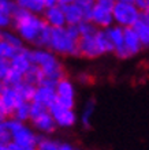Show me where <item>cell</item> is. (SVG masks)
<instances>
[{
  "label": "cell",
  "instance_id": "cell-1",
  "mask_svg": "<svg viewBox=\"0 0 149 150\" xmlns=\"http://www.w3.org/2000/svg\"><path fill=\"white\" fill-rule=\"evenodd\" d=\"M12 30L25 44L34 48H47L51 34V28L44 21L43 15L33 14L21 6H15L14 10Z\"/></svg>",
  "mask_w": 149,
  "mask_h": 150
},
{
  "label": "cell",
  "instance_id": "cell-31",
  "mask_svg": "<svg viewBox=\"0 0 149 150\" xmlns=\"http://www.w3.org/2000/svg\"><path fill=\"white\" fill-rule=\"evenodd\" d=\"M8 146H10L11 150H36V147H26V146H22V145H18V143H14V142H11Z\"/></svg>",
  "mask_w": 149,
  "mask_h": 150
},
{
  "label": "cell",
  "instance_id": "cell-4",
  "mask_svg": "<svg viewBox=\"0 0 149 150\" xmlns=\"http://www.w3.org/2000/svg\"><path fill=\"white\" fill-rule=\"evenodd\" d=\"M114 48L106 29H97L88 36H81L78 42V57L97 59L107 53H112Z\"/></svg>",
  "mask_w": 149,
  "mask_h": 150
},
{
  "label": "cell",
  "instance_id": "cell-12",
  "mask_svg": "<svg viewBox=\"0 0 149 150\" xmlns=\"http://www.w3.org/2000/svg\"><path fill=\"white\" fill-rule=\"evenodd\" d=\"M21 103H24V98L21 97L19 91L15 86H8V85H3L1 90H0V104L1 107L6 109L8 116L11 117L12 112L16 109V107Z\"/></svg>",
  "mask_w": 149,
  "mask_h": 150
},
{
  "label": "cell",
  "instance_id": "cell-38",
  "mask_svg": "<svg viewBox=\"0 0 149 150\" xmlns=\"http://www.w3.org/2000/svg\"><path fill=\"white\" fill-rule=\"evenodd\" d=\"M12 1H14V3L16 4V6H19V4L22 3V1H24V0H12Z\"/></svg>",
  "mask_w": 149,
  "mask_h": 150
},
{
  "label": "cell",
  "instance_id": "cell-35",
  "mask_svg": "<svg viewBox=\"0 0 149 150\" xmlns=\"http://www.w3.org/2000/svg\"><path fill=\"white\" fill-rule=\"evenodd\" d=\"M75 3V0H58V4H60V6H68V4H73Z\"/></svg>",
  "mask_w": 149,
  "mask_h": 150
},
{
  "label": "cell",
  "instance_id": "cell-41",
  "mask_svg": "<svg viewBox=\"0 0 149 150\" xmlns=\"http://www.w3.org/2000/svg\"><path fill=\"white\" fill-rule=\"evenodd\" d=\"M0 59H1V57H0Z\"/></svg>",
  "mask_w": 149,
  "mask_h": 150
},
{
  "label": "cell",
  "instance_id": "cell-28",
  "mask_svg": "<svg viewBox=\"0 0 149 150\" xmlns=\"http://www.w3.org/2000/svg\"><path fill=\"white\" fill-rule=\"evenodd\" d=\"M18 51L21 49H16L15 47H12L11 44H8L7 41H4V40H0V57L1 59H12V56L15 55Z\"/></svg>",
  "mask_w": 149,
  "mask_h": 150
},
{
  "label": "cell",
  "instance_id": "cell-40",
  "mask_svg": "<svg viewBox=\"0 0 149 150\" xmlns=\"http://www.w3.org/2000/svg\"><path fill=\"white\" fill-rule=\"evenodd\" d=\"M1 36H3V30L0 29V40H1Z\"/></svg>",
  "mask_w": 149,
  "mask_h": 150
},
{
  "label": "cell",
  "instance_id": "cell-27",
  "mask_svg": "<svg viewBox=\"0 0 149 150\" xmlns=\"http://www.w3.org/2000/svg\"><path fill=\"white\" fill-rule=\"evenodd\" d=\"M11 143V130H10V122L1 120L0 122V145H10Z\"/></svg>",
  "mask_w": 149,
  "mask_h": 150
},
{
  "label": "cell",
  "instance_id": "cell-2",
  "mask_svg": "<svg viewBox=\"0 0 149 150\" xmlns=\"http://www.w3.org/2000/svg\"><path fill=\"white\" fill-rule=\"evenodd\" d=\"M79 32L77 26L51 29L47 48L59 57H78Z\"/></svg>",
  "mask_w": 149,
  "mask_h": 150
},
{
  "label": "cell",
  "instance_id": "cell-10",
  "mask_svg": "<svg viewBox=\"0 0 149 150\" xmlns=\"http://www.w3.org/2000/svg\"><path fill=\"white\" fill-rule=\"evenodd\" d=\"M56 90V103L66 108L75 107V86L70 78H62L55 86Z\"/></svg>",
  "mask_w": 149,
  "mask_h": 150
},
{
  "label": "cell",
  "instance_id": "cell-33",
  "mask_svg": "<svg viewBox=\"0 0 149 150\" xmlns=\"http://www.w3.org/2000/svg\"><path fill=\"white\" fill-rule=\"evenodd\" d=\"M59 150H77L71 143H67V142H60V147Z\"/></svg>",
  "mask_w": 149,
  "mask_h": 150
},
{
  "label": "cell",
  "instance_id": "cell-13",
  "mask_svg": "<svg viewBox=\"0 0 149 150\" xmlns=\"http://www.w3.org/2000/svg\"><path fill=\"white\" fill-rule=\"evenodd\" d=\"M43 18L51 29L67 26L64 10H63V6H60V4H55V6H51V7H47L45 11L43 12Z\"/></svg>",
  "mask_w": 149,
  "mask_h": 150
},
{
  "label": "cell",
  "instance_id": "cell-9",
  "mask_svg": "<svg viewBox=\"0 0 149 150\" xmlns=\"http://www.w3.org/2000/svg\"><path fill=\"white\" fill-rule=\"evenodd\" d=\"M142 49H144V47H142L141 40L137 36V33L134 32L133 28H127L125 29L123 47H122L120 51L115 53V56L119 59H130V57L138 55Z\"/></svg>",
  "mask_w": 149,
  "mask_h": 150
},
{
  "label": "cell",
  "instance_id": "cell-22",
  "mask_svg": "<svg viewBox=\"0 0 149 150\" xmlns=\"http://www.w3.org/2000/svg\"><path fill=\"white\" fill-rule=\"evenodd\" d=\"M25 81L34 86H38L44 82V72L41 71V68L36 64H31V67L29 68V71L25 74Z\"/></svg>",
  "mask_w": 149,
  "mask_h": 150
},
{
  "label": "cell",
  "instance_id": "cell-19",
  "mask_svg": "<svg viewBox=\"0 0 149 150\" xmlns=\"http://www.w3.org/2000/svg\"><path fill=\"white\" fill-rule=\"evenodd\" d=\"M107 34L110 37V41L112 44V48H114V52L112 53H116L122 49L123 47V41H125V28L118 26V25H112L111 28L106 29Z\"/></svg>",
  "mask_w": 149,
  "mask_h": 150
},
{
  "label": "cell",
  "instance_id": "cell-30",
  "mask_svg": "<svg viewBox=\"0 0 149 150\" xmlns=\"http://www.w3.org/2000/svg\"><path fill=\"white\" fill-rule=\"evenodd\" d=\"M75 3L78 4V6H81L82 8H85V10L89 12L90 8L96 4V0H75Z\"/></svg>",
  "mask_w": 149,
  "mask_h": 150
},
{
  "label": "cell",
  "instance_id": "cell-26",
  "mask_svg": "<svg viewBox=\"0 0 149 150\" xmlns=\"http://www.w3.org/2000/svg\"><path fill=\"white\" fill-rule=\"evenodd\" d=\"M1 40H4V41H7L8 44H11L12 47H15L16 49H22V48H25V42L22 41V38H21L18 34H16L14 30H10V29H7V30H3V36H1Z\"/></svg>",
  "mask_w": 149,
  "mask_h": 150
},
{
  "label": "cell",
  "instance_id": "cell-25",
  "mask_svg": "<svg viewBox=\"0 0 149 150\" xmlns=\"http://www.w3.org/2000/svg\"><path fill=\"white\" fill-rule=\"evenodd\" d=\"M16 89H18V91H19L21 97L24 98V101H30L33 100V96H34V90H36V86L34 85H31V83L26 82V81H22L21 83H18L16 85Z\"/></svg>",
  "mask_w": 149,
  "mask_h": 150
},
{
  "label": "cell",
  "instance_id": "cell-20",
  "mask_svg": "<svg viewBox=\"0 0 149 150\" xmlns=\"http://www.w3.org/2000/svg\"><path fill=\"white\" fill-rule=\"evenodd\" d=\"M94 108H96V100L89 98L86 101V104H85L82 112H81V116H79V122H81L82 127H85V128H90L92 117H93V113H94Z\"/></svg>",
  "mask_w": 149,
  "mask_h": 150
},
{
  "label": "cell",
  "instance_id": "cell-7",
  "mask_svg": "<svg viewBox=\"0 0 149 150\" xmlns=\"http://www.w3.org/2000/svg\"><path fill=\"white\" fill-rule=\"evenodd\" d=\"M11 130V142L26 147H36L40 139L38 132L28 123L18 122L15 119H8Z\"/></svg>",
  "mask_w": 149,
  "mask_h": 150
},
{
  "label": "cell",
  "instance_id": "cell-37",
  "mask_svg": "<svg viewBox=\"0 0 149 150\" xmlns=\"http://www.w3.org/2000/svg\"><path fill=\"white\" fill-rule=\"evenodd\" d=\"M0 150H11L8 145H0Z\"/></svg>",
  "mask_w": 149,
  "mask_h": 150
},
{
  "label": "cell",
  "instance_id": "cell-29",
  "mask_svg": "<svg viewBox=\"0 0 149 150\" xmlns=\"http://www.w3.org/2000/svg\"><path fill=\"white\" fill-rule=\"evenodd\" d=\"M11 71V63L7 59H0V82H3L7 79L8 74Z\"/></svg>",
  "mask_w": 149,
  "mask_h": 150
},
{
  "label": "cell",
  "instance_id": "cell-32",
  "mask_svg": "<svg viewBox=\"0 0 149 150\" xmlns=\"http://www.w3.org/2000/svg\"><path fill=\"white\" fill-rule=\"evenodd\" d=\"M77 79H78L79 83H89L90 82V75L82 72V74H79L78 76H77Z\"/></svg>",
  "mask_w": 149,
  "mask_h": 150
},
{
  "label": "cell",
  "instance_id": "cell-15",
  "mask_svg": "<svg viewBox=\"0 0 149 150\" xmlns=\"http://www.w3.org/2000/svg\"><path fill=\"white\" fill-rule=\"evenodd\" d=\"M31 103H36L38 105H43L45 108H51L56 104V90L53 86L48 85H38L36 86L34 96Z\"/></svg>",
  "mask_w": 149,
  "mask_h": 150
},
{
  "label": "cell",
  "instance_id": "cell-3",
  "mask_svg": "<svg viewBox=\"0 0 149 150\" xmlns=\"http://www.w3.org/2000/svg\"><path fill=\"white\" fill-rule=\"evenodd\" d=\"M31 62L38 66L44 72V82L41 85L56 86L62 78L66 76L60 57L48 48H33L31 49Z\"/></svg>",
  "mask_w": 149,
  "mask_h": 150
},
{
  "label": "cell",
  "instance_id": "cell-11",
  "mask_svg": "<svg viewBox=\"0 0 149 150\" xmlns=\"http://www.w3.org/2000/svg\"><path fill=\"white\" fill-rule=\"evenodd\" d=\"M49 111H51V115L55 120L56 126L60 128H70L78 122V116L73 108H66L56 103L55 105H52L49 108Z\"/></svg>",
  "mask_w": 149,
  "mask_h": 150
},
{
  "label": "cell",
  "instance_id": "cell-5",
  "mask_svg": "<svg viewBox=\"0 0 149 150\" xmlns=\"http://www.w3.org/2000/svg\"><path fill=\"white\" fill-rule=\"evenodd\" d=\"M112 14H114V22L115 25L122 26V28H133L140 19L142 14V10L134 3L129 1H120L116 0L112 7Z\"/></svg>",
  "mask_w": 149,
  "mask_h": 150
},
{
  "label": "cell",
  "instance_id": "cell-34",
  "mask_svg": "<svg viewBox=\"0 0 149 150\" xmlns=\"http://www.w3.org/2000/svg\"><path fill=\"white\" fill-rule=\"evenodd\" d=\"M116 0H96V3H101V4H107V6H114Z\"/></svg>",
  "mask_w": 149,
  "mask_h": 150
},
{
  "label": "cell",
  "instance_id": "cell-6",
  "mask_svg": "<svg viewBox=\"0 0 149 150\" xmlns=\"http://www.w3.org/2000/svg\"><path fill=\"white\" fill-rule=\"evenodd\" d=\"M29 122L30 126L41 135H51L58 128L49 108H45L36 103H31V115Z\"/></svg>",
  "mask_w": 149,
  "mask_h": 150
},
{
  "label": "cell",
  "instance_id": "cell-39",
  "mask_svg": "<svg viewBox=\"0 0 149 150\" xmlns=\"http://www.w3.org/2000/svg\"><path fill=\"white\" fill-rule=\"evenodd\" d=\"M144 11H149V0H148V4H146V8L144 10Z\"/></svg>",
  "mask_w": 149,
  "mask_h": 150
},
{
  "label": "cell",
  "instance_id": "cell-17",
  "mask_svg": "<svg viewBox=\"0 0 149 150\" xmlns=\"http://www.w3.org/2000/svg\"><path fill=\"white\" fill-rule=\"evenodd\" d=\"M15 6L16 4L12 0H0V29L1 30L12 28Z\"/></svg>",
  "mask_w": 149,
  "mask_h": 150
},
{
  "label": "cell",
  "instance_id": "cell-8",
  "mask_svg": "<svg viewBox=\"0 0 149 150\" xmlns=\"http://www.w3.org/2000/svg\"><path fill=\"white\" fill-rule=\"evenodd\" d=\"M112 7L114 6H107V4L96 3L88 12V21L98 29H108L114 22V14H112Z\"/></svg>",
  "mask_w": 149,
  "mask_h": 150
},
{
  "label": "cell",
  "instance_id": "cell-21",
  "mask_svg": "<svg viewBox=\"0 0 149 150\" xmlns=\"http://www.w3.org/2000/svg\"><path fill=\"white\" fill-rule=\"evenodd\" d=\"M30 115H31V103L30 101H24L21 103L16 109L12 112L11 119H15L18 122H24L28 123L30 120Z\"/></svg>",
  "mask_w": 149,
  "mask_h": 150
},
{
  "label": "cell",
  "instance_id": "cell-36",
  "mask_svg": "<svg viewBox=\"0 0 149 150\" xmlns=\"http://www.w3.org/2000/svg\"><path fill=\"white\" fill-rule=\"evenodd\" d=\"M44 3L47 4V7H51V6L58 4V0H44Z\"/></svg>",
  "mask_w": 149,
  "mask_h": 150
},
{
  "label": "cell",
  "instance_id": "cell-24",
  "mask_svg": "<svg viewBox=\"0 0 149 150\" xmlns=\"http://www.w3.org/2000/svg\"><path fill=\"white\" fill-rule=\"evenodd\" d=\"M60 142L56 139L48 137V135H41L37 142L36 150H59Z\"/></svg>",
  "mask_w": 149,
  "mask_h": 150
},
{
  "label": "cell",
  "instance_id": "cell-23",
  "mask_svg": "<svg viewBox=\"0 0 149 150\" xmlns=\"http://www.w3.org/2000/svg\"><path fill=\"white\" fill-rule=\"evenodd\" d=\"M19 6L37 15H43V12L47 8V4L44 3V0H24Z\"/></svg>",
  "mask_w": 149,
  "mask_h": 150
},
{
  "label": "cell",
  "instance_id": "cell-14",
  "mask_svg": "<svg viewBox=\"0 0 149 150\" xmlns=\"http://www.w3.org/2000/svg\"><path fill=\"white\" fill-rule=\"evenodd\" d=\"M11 63V70L15 72H19L21 75H24L29 71V68L31 67V49L29 48H22L21 51H18L15 55L12 56V59H10Z\"/></svg>",
  "mask_w": 149,
  "mask_h": 150
},
{
  "label": "cell",
  "instance_id": "cell-18",
  "mask_svg": "<svg viewBox=\"0 0 149 150\" xmlns=\"http://www.w3.org/2000/svg\"><path fill=\"white\" fill-rule=\"evenodd\" d=\"M144 48H149V11H142L140 19L133 26Z\"/></svg>",
  "mask_w": 149,
  "mask_h": 150
},
{
  "label": "cell",
  "instance_id": "cell-16",
  "mask_svg": "<svg viewBox=\"0 0 149 150\" xmlns=\"http://www.w3.org/2000/svg\"><path fill=\"white\" fill-rule=\"evenodd\" d=\"M63 10H64V15H66V21L68 26H78L82 22L88 21V11L77 3L64 6Z\"/></svg>",
  "mask_w": 149,
  "mask_h": 150
}]
</instances>
